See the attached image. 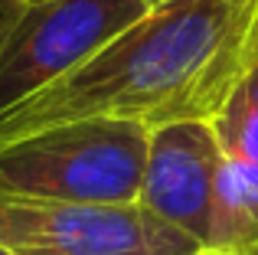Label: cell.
Masks as SVG:
<instances>
[{
  "label": "cell",
  "instance_id": "6da1fadb",
  "mask_svg": "<svg viewBox=\"0 0 258 255\" xmlns=\"http://www.w3.org/2000/svg\"><path fill=\"white\" fill-rule=\"evenodd\" d=\"M258 59V0H167L0 115V147L85 118L209 121Z\"/></svg>",
  "mask_w": 258,
  "mask_h": 255
},
{
  "label": "cell",
  "instance_id": "7a4b0ae2",
  "mask_svg": "<svg viewBox=\"0 0 258 255\" xmlns=\"http://www.w3.org/2000/svg\"><path fill=\"white\" fill-rule=\"evenodd\" d=\"M151 128L114 118L56 124L0 147V197L43 203H138Z\"/></svg>",
  "mask_w": 258,
  "mask_h": 255
},
{
  "label": "cell",
  "instance_id": "3957f363",
  "mask_svg": "<svg viewBox=\"0 0 258 255\" xmlns=\"http://www.w3.org/2000/svg\"><path fill=\"white\" fill-rule=\"evenodd\" d=\"M151 10L147 0H7L0 20V115L92 59Z\"/></svg>",
  "mask_w": 258,
  "mask_h": 255
},
{
  "label": "cell",
  "instance_id": "277c9868",
  "mask_svg": "<svg viewBox=\"0 0 258 255\" xmlns=\"http://www.w3.org/2000/svg\"><path fill=\"white\" fill-rule=\"evenodd\" d=\"M0 245L13 255H200L193 236L141 203L82 206L0 197Z\"/></svg>",
  "mask_w": 258,
  "mask_h": 255
},
{
  "label": "cell",
  "instance_id": "5b68a950",
  "mask_svg": "<svg viewBox=\"0 0 258 255\" xmlns=\"http://www.w3.org/2000/svg\"><path fill=\"white\" fill-rule=\"evenodd\" d=\"M219 164L222 147L209 121H173L151 128L138 203L206 249Z\"/></svg>",
  "mask_w": 258,
  "mask_h": 255
},
{
  "label": "cell",
  "instance_id": "8992f818",
  "mask_svg": "<svg viewBox=\"0 0 258 255\" xmlns=\"http://www.w3.org/2000/svg\"><path fill=\"white\" fill-rule=\"evenodd\" d=\"M206 252L258 255V167L222 154L209 206Z\"/></svg>",
  "mask_w": 258,
  "mask_h": 255
},
{
  "label": "cell",
  "instance_id": "52a82bcc",
  "mask_svg": "<svg viewBox=\"0 0 258 255\" xmlns=\"http://www.w3.org/2000/svg\"><path fill=\"white\" fill-rule=\"evenodd\" d=\"M209 124L226 157H239L258 167V59L235 79Z\"/></svg>",
  "mask_w": 258,
  "mask_h": 255
},
{
  "label": "cell",
  "instance_id": "ba28073f",
  "mask_svg": "<svg viewBox=\"0 0 258 255\" xmlns=\"http://www.w3.org/2000/svg\"><path fill=\"white\" fill-rule=\"evenodd\" d=\"M13 4H26L30 7V4H46V0H13Z\"/></svg>",
  "mask_w": 258,
  "mask_h": 255
},
{
  "label": "cell",
  "instance_id": "9c48e42d",
  "mask_svg": "<svg viewBox=\"0 0 258 255\" xmlns=\"http://www.w3.org/2000/svg\"><path fill=\"white\" fill-rule=\"evenodd\" d=\"M160 4H167V0H147V7H160Z\"/></svg>",
  "mask_w": 258,
  "mask_h": 255
},
{
  "label": "cell",
  "instance_id": "30bf717a",
  "mask_svg": "<svg viewBox=\"0 0 258 255\" xmlns=\"http://www.w3.org/2000/svg\"><path fill=\"white\" fill-rule=\"evenodd\" d=\"M4 7H7V0H0V20H4Z\"/></svg>",
  "mask_w": 258,
  "mask_h": 255
},
{
  "label": "cell",
  "instance_id": "8fae6325",
  "mask_svg": "<svg viewBox=\"0 0 258 255\" xmlns=\"http://www.w3.org/2000/svg\"><path fill=\"white\" fill-rule=\"evenodd\" d=\"M0 255H13V252H10V249H4V245H0Z\"/></svg>",
  "mask_w": 258,
  "mask_h": 255
},
{
  "label": "cell",
  "instance_id": "7c38bea8",
  "mask_svg": "<svg viewBox=\"0 0 258 255\" xmlns=\"http://www.w3.org/2000/svg\"><path fill=\"white\" fill-rule=\"evenodd\" d=\"M200 255H219V252H200Z\"/></svg>",
  "mask_w": 258,
  "mask_h": 255
}]
</instances>
